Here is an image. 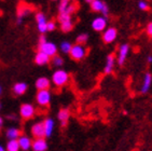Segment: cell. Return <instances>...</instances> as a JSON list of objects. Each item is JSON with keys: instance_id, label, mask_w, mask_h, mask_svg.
Wrapping results in <instances>:
<instances>
[{"instance_id": "cell-31", "label": "cell", "mask_w": 152, "mask_h": 151, "mask_svg": "<svg viewBox=\"0 0 152 151\" xmlns=\"http://www.w3.org/2000/svg\"><path fill=\"white\" fill-rule=\"evenodd\" d=\"M47 37L44 35H41L40 36V38H39V44H42V43H44V42H47Z\"/></svg>"}, {"instance_id": "cell-35", "label": "cell", "mask_w": 152, "mask_h": 151, "mask_svg": "<svg viewBox=\"0 0 152 151\" xmlns=\"http://www.w3.org/2000/svg\"><path fill=\"white\" fill-rule=\"evenodd\" d=\"M147 62H148L149 64H151L152 63V55H149L148 57H147Z\"/></svg>"}, {"instance_id": "cell-23", "label": "cell", "mask_w": 152, "mask_h": 151, "mask_svg": "<svg viewBox=\"0 0 152 151\" xmlns=\"http://www.w3.org/2000/svg\"><path fill=\"white\" fill-rule=\"evenodd\" d=\"M105 3L106 2H104V1H102V0H95V1H93V2L91 3L92 11L102 12V8H104V6H105Z\"/></svg>"}, {"instance_id": "cell-40", "label": "cell", "mask_w": 152, "mask_h": 151, "mask_svg": "<svg viewBox=\"0 0 152 151\" xmlns=\"http://www.w3.org/2000/svg\"><path fill=\"white\" fill-rule=\"evenodd\" d=\"M52 1H59V0H52Z\"/></svg>"}, {"instance_id": "cell-12", "label": "cell", "mask_w": 152, "mask_h": 151, "mask_svg": "<svg viewBox=\"0 0 152 151\" xmlns=\"http://www.w3.org/2000/svg\"><path fill=\"white\" fill-rule=\"evenodd\" d=\"M57 118H58L59 122H61V128H66L68 124V121H69V118H70V110L68 108H63V109L59 110Z\"/></svg>"}, {"instance_id": "cell-44", "label": "cell", "mask_w": 152, "mask_h": 151, "mask_svg": "<svg viewBox=\"0 0 152 151\" xmlns=\"http://www.w3.org/2000/svg\"><path fill=\"white\" fill-rule=\"evenodd\" d=\"M0 14H1V12H0Z\"/></svg>"}, {"instance_id": "cell-25", "label": "cell", "mask_w": 152, "mask_h": 151, "mask_svg": "<svg viewBox=\"0 0 152 151\" xmlns=\"http://www.w3.org/2000/svg\"><path fill=\"white\" fill-rule=\"evenodd\" d=\"M51 63H52L53 66L56 67V68H61V67L64 65V59L59 55H55L51 58Z\"/></svg>"}, {"instance_id": "cell-2", "label": "cell", "mask_w": 152, "mask_h": 151, "mask_svg": "<svg viewBox=\"0 0 152 151\" xmlns=\"http://www.w3.org/2000/svg\"><path fill=\"white\" fill-rule=\"evenodd\" d=\"M88 54V48L83 45V44H73L72 47H71L70 52H69V55L70 57L72 58L73 61H82L83 58L86 56Z\"/></svg>"}, {"instance_id": "cell-16", "label": "cell", "mask_w": 152, "mask_h": 151, "mask_svg": "<svg viewBox=\"0 0 152 151\" xmlns=\"http://www.w3.org/2000/svg\"><path fill=\"white\" fill-rule=\"evenodd\" d=\"M31 7L26 4V3H20L18 8V18H23L28 16L31 13Z\"/></svg>"}, {"instance_id": "cell-26", "label": "cell", "mask_w": 152, "mask_h": 151, "mask_svg": "<svg viewBox=\"0 0 152 151\" xmlns=\"http://www.w3.org/2000/svg\"><path fill=\"white\" fill-rule=\"evenodd\" d=\"M71 45L70 42H68V41H63L61 43V45H59V49H61V51L63 53H65V54H69V52H70L71 50Z\"/></svg>"}, {"instance_id": "cell-13", "label": "cell", "mask_w": 152, "mask_h": 151, "mask_svg": "<svg viewBox=\"0 0 152 151\" xmlns=\"http://www.w3.org/2000/svg\"><path fill=\"white\" fill-rule=\"evenodd\" d=\"M31 148L34 151H47L48 150V142L45 138H37L32 141Z\"/></svg>"}, {"instance_id": "cell-10", "label": "cell", "mask_w": 152, "mask_h": 151, "mask_svg": "<svg viewBox=\"0 0 152 151\" xmlns=\"http://www.w3.org/2000/svg\"><path fill=\"white\" fill-rule=\"evenodd\" d=\"M36 21H37V25H38V30L41 32V35H43L48 32L47 25H48V21L44 13L42 12H37L36 13Z\"/></svg>"}, {"instance_id": "cell-43", "label": "cell", "mask_w": 152, "mask_h": 151, "mask_svg": "<svg viewBox=\"0 0 152 151\" xmlns=\"http://www.w3.org/2000/svg\"><path fill=\"white\" fill-rule=\"evenodd\" d=\"M0 108H1V105H0Z\"/></svg>"}, {"instance_id": "cell-34", "label": "cell", "mask_w": 152, "mask_h": 151, "mask_svg": "<svg viewBox=\"0 0 152 151\" xmlns=\"http://www.w3.org/2000/svg\"><path fill=\"white\" fill-rule=\"evenodd\" d=\"M16 24H18V25H22V24H23V18H18V20H16Z\"/></svg>"}, {"instance_id": "cell-39", "label": "cell", "mask_w": 152, "mask_h": 151, "mask_svg": "<svg viewBox=\"0 0 152 151\" xmlns=\"http://www.w3.org/2000/svg\"><path fill=\"white\" fill-rule=\"evenodd\" d=\"M2 94V87H1V85H0V95Z\"/></svg>"}, {"instance_id": "cell-42", "label": "cell", "mask_w": 152, "mask_h": 151, "mask_svg": "<svg viewBox=\"0 0 152 151\" xmlns=\"http://www.w3.org/2000/svg\"><path fill=\"white\" fill-rule=\"evenodd\" d=\"M150 37H151V39H152V35H151V36H150Z\"/></svg>"}, {"instance_id": "cell-3", "label": "cell", "mask_w": 152, "mask_h": 151, "mask_svg": "<svg viewBox=\"0 0 152 151\" xmlns=\"http://www.w3.org/2000/svg\"><path fill=\"white\" fill-rule=\"evenodd\" d=\"M58 22L61 24V32H71L73 26H75L72 21V15L66 14V13H58Z\"/></svg>"}, {"instance_id": "cell-27", "label": "cell", "mask_w": 152, "mask_h": 151, "mask_svg": "<svg viewBox=\"0 0 152 151\" xmlns=\"http://www.w3.org/2000/svg\"><path fill=\"white\" fill-rule=\"evenodd\" d=\"M70 4V0H59L58 4V13H61L67 10V8Z\"/></svg>"}, {"instance_id": "cell-7", "label": "cell", "mask_w": 152, "mask_h": 151, "mask_svg": "<svg viewBox=\"0 0 152 151\" xmlns=\"http://www.w3.org/2000/svg\"><path fill=\"white\" fill-rule=\"evenodd\" d=\"M129 49H131V47H129V43L120 44V47H119V51H118V57H117L118 64L120 65V66L124 65V63H125L126 58H127V56H129Z\"/></svg>"}, {"instance_id": "cell-6", "label": "cell", "mask_w": 152, "mask_h": 151, "mask_svg": "<svg viewBox=\"0 0 152 151\" xmlns=\"http://www.w3.org/2000/svg\"><path fill=\"white\" fill-rule=\"evenodd\" d=\"M39 51L44 54H47L48 56H50L51 58L53 56L57 55V45H56L54 42H51V41H47L42 44H39Z\"/></svg>"}, {"instance_id": "cell-19", "label": "cell", "mask_w": 152, "mask_h": 151, "mask_svg": "<svg viewBox=\"0 0 152 151\" xmlns=\"http://www.w3.org/2000/svg\"><path fill=\"white\" fill-rule=\"evenodd\" d=\"M114 64H115V57H114L113 54H109L107 56V59H106V65L105 68H104V73L106 75H109L113 71L114 68Z\"/></svg>"}, {"instance_id": "cell-21", "label": "cell", "mask_w": 152, "mask_h": 151, "mask_svg": "<svg viewBox=\"0 0 152 151\" xmlns=\"http://www.w3.org/2000/svg\"><path fill=\"white\" fill-rule=\"evenodd\" d=\"M7 137L9 138V140L12 139H18L22 136V131L18 128H9L6 132Z\"/></svg>"}, {"instance_id": "cell-32", "label": "cell", "mask_w": 152, "mask_h": 151, "mask_svg": "<svg viewBox=\"0 0 152 151\" xmlns=\"http://www.w3.org/2000/svg\"><path fill=\"white\" fill-rule=\"evenodd\" d=\"M147 32H148V35L149 36L152 35V22L148 24V26H147Z\"/></svg>"}, {"instance_id": "cell-5", "label": "cell", "mask_w": 152, "mask_h": 151, "mask_svg": "<svg viewBox=\"0 0 152 151\" xmlns=\"http://www.w3.org/2000/svg\"><path fill=\"white\" fill-rule=\"evenodd\" d=\"M36 114V108L29 103H25L20 108V116L23 120H30Z\"/></svg>"}, {"instance_id": "cell-22", "label": "cell", "mask_w": 152, "mask_h": 151, "mask_svg": "<svg viewBox=\"0 0 152 151\" xmlns=\"http://www.w3.org/2000/svg\"><path fill=\"white\" fill-rule=\"evenodd\" d=\"M27 89H28L27 83H25V82H18L13 86V93L15 95H23V94H25Z\"/></svg>"}, {"instance_id": "cell-29", "label": "cell", "mask_w": 152, "mask_h": 151, "mask_svg": "<svg viewBox=\"0 0 152 151\" xmlns=\"http://www.w3.org/2000/svg\"><path fill=\"white\" fill-rule=\"evenodd\" d=\"M137 4H138V8H139L141 11H148V10H149V4H148V2L145 1V0L138 1Z\"/></svg>"}, {"instance_id": "cell-15", "label": "cell", "mask_w": 152, "mask_h": 151, "mask_svg": "<svg viewBox=\"0 0 152 151\" xmlns=\"http://www.w3.org/2000/svg\"><path fill=\"white\" fill-rule=\"evenodd\" d=\"M43 126H44V134H45V137H51L54 131V128H55V122L52 118H47V119L43 121Z\"/></svg>"}, {"instance_id": "cell-14", "label": "cell", "mask_w": 152, "mask_h": 151, "mask_svg": "<svg viewBox=\"0 0 152 151\" xmlns=\"http://www.w3.org/2000/svg\"><path fill=\"white\" fill-rule=\"evenodd\" d=\"M151 83H152V75L150 73H147L146 75L143 76L142 84H141L140 87V93L141 94L148 93L150 87H151Z\"/></svg>"}, {"instance_id": "cell-24", "label": "cell", "mask_w": 152, "mask_h": 151, "mask_svg": "<svg viewBox=\"0 0 152 151\" xmlns=\"http://www.w3.org/2000/svg\"><path fill=\"white\" fill-rule=\"evenodd\" d=\"M7 151H18L20 150V145H18V139H12L9 140L7 144Z\"/></svg>"}, {"instance_id": "cell-20", "label": "cell", "mask_w": 152, "mask_h": 151, "mask_svg": "<svg viewBox=\"0 0 152 151\" xmlns=\"http://www.w3.org/2000/svg\"><path fill=\"white\" fill-rule=\"evenodd\" d=\"M51 86V81L50 79L47 77H40L37 79L36 81V87L39 90H49V87Z\"/></svg>"}, {"instance_id": "cell-4", "label": "cell", "mask_w": 152, "mask_h": 151, "mask_svg": "<svg viewBox=\"0 0 152 151\" xmlns=\"http://www.w3.org/2000/svg\"><path fill=\"white\" fill-rule=\"evenodd\" d=\"M51 92L49 90H39L36 95V102L40 107H48L51 103Z\"/></svg>"}, {"instance_id": "cell-30", "label": "cell", "mask_w": 152, "mask_h": 151, "mask_svg": "<svg viewBox=\"0 0 152 151\" xmlns=\"http://www.w3.org/2000/svg\"><path fill=\"white\" fill-rule=\"evenodd\" d=\"M48 32H54L56 29V23L54 21H48V25H47Z\"/></svg>"}, {"instance_id": "cell-38", "label": "cell", "mask_w": 152, "mask_h": 151, "mask_svg": "<svg viewBox=\"0 0 152 151\" xmlns=\"http://www.w3.org/2000/svg\"><path fill=\"white\" fill-rule=\"evenodd\" d=\"M93 1H95V0H85V2H88V3H90V4H91L92 2H93Z\"/></svg>"}, {"instance_id": "cell-11", "label": "cell", "mask_w": 152, "mask_h": 151, "mask_svg": "<svg viewBox=\"0 0 152 151\" xmlns=\"http://www.w3.org/2000/svg\"><path fill=\"white\" fill-rule=\"evenodd\" d=\"M31 135L37 138H45V134H44V126L43 122H37L31 126Z\"/></svg>"}, {"instance_id": "cell-41", "label": "cell", "mask_w": 152, "mask_h": 151, "mask_svg": "<svg viewBox=\"0 0 152 151\" xmlns=\"http://www.w3.org/2000/svg\"><path fill=\"white\" fill-rule=\"evenodd\" d=\"M70 1H73V2H75V1H77V0H70Z\"/></svg>"}, {"instance_id": "cell-37", "label": "cell", "mask_w": 152, "mask_h": 151, "mask_svg": "<svg viewBox=\"0 0 152 151\" xmlns=\"http://www.w3.org/2000/svg\"><path fill=\"white\" fill-rule=\"evenodd\" d=\"M0 151H7V150H6V148H3V146L0 145Z\"/></svg>"}, {"instance_id": "cell-18", "label": "cell", "mask_w": 152, "mask_h": 151, "mask_svg": "<svg viewBox=\"0 0 152 151\" xmlns=\"http://www.w3.org/2000/svg\"><path fill=\"white\" fill-rule=\"evenodd\" d=\"M51 62V57L48 56L47 54L38 51L37 54L35 55V63L39 66H44V65H48Z\"/></svg>"}, {"instance_id": "cell-33", "label": "cell", "mask_w": 152, "mask_h": 151, "mask_svg": "<svg viewBox=\"0 0 152 151\" xmlns=\"http://www.w3.org/2000/svg\"><path fill=\"white\" fill-rule=\"evenodd\" d=\"M7 118H8L9 120H12V121H15V120H16V116H15V114H13V113H12V114H8V116H7Z\"/></svg>"}, {"instance_id": "cell-28", "label": "cell", "mask_w": 152, "mask_h": 151, "mask_svg": "<svg viewBox=\"0 0 152 151\" xmlns=\"http://www.w3.org/2000/svg\"><path fill=\"white\" fill-rule=\"evenodd\" d=\"M88 34H80L78 37H77L76 39V42L78 44H86V42H88Z\"/></svg>"}, {"instance_id": "cell-9", "label": "cell", "mask_w": 152, "mask_h": 151, "mask_svg": "<svg viewBox=\"0 0 152 151\" xmlns=\"http://www.w3.org/2000/svg\"><path fill=\"white\" fill-rule=\"evenodd\" d=\"M107 25H108V18H104V16H98V18H94L92 21V28L95 32H104L107 28Z\"/></svg>"}, {"instance_id": "cell-8", "label": "cell", "mask_w": 152, "mask_h": 151, "mask_svg": "<svg viewBox=\"0 0 152 151\" xmlns=\"http://www.w3.org/2000/svg\"><path fill=\"white\" fill-rule=\"evenodd\" d=\"M118 37V30L117 28H114V27H108V28H106L104 32H102V41L105 42V43H111L113 42Z\"/></svg>"}, {"instance_id": "cell-36", "label": "cell", "mask_w": 152, "mask_h": 151, "mask_svg": "<svg viewBox=\"0 0 152 151\" xmlns=\"http://www.w3.org/2000/svg\"><path fill=\"white\" fill-rule=\"evenodd\" d=\"M2 125H3V119L0 117V128H2Z\"/></svg>"}, {"instance_id": "cell-1", "label": "cell", "mask_w": 152, "mask_h": 151, "mask_svg": "<svg viewBox=\"0 0 152 151\" xmlns=\"http://www.w3.org/2000/svg\"><path fill=\"white\" fill-rule=\"evenodd\" d=\"M69 81V73L64 69H57L52 75V82L56 87H63Z\"/></svg>"}, {"instance_id": "cell-17", "label": "cell", "mask_w": 152, "mask_h": 151, "mask_svg": "<svg viewBox=\"0 0 152 151\" xmlns=\"http://www.w3.org/2000/svg\"><path fill=\"white\" fill-rule=\"evenodd\" d=\"M18 145H20V149L24 151H28L32 146V141L29 137L26 136V135H22L18 139Z\"/></svg>"}]
</instances>
